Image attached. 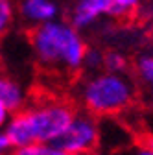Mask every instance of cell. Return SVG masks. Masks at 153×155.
<instances>
[{"label": "cell", "mask_w": 153, "mask_h": 155, "mask_svg": "<svg viewBox=\"0 0 153 155\" xmlns=\"http://www.w3.org/2000/svg\"><path fill=\"white\" fill-rule=\"evenodd\" d=\"M144 0H109V17L112 18H127L133 17L140 8Z\"/></svg>", "instance_id": "obj_10"}, {"label": "cell", "mask_w": 153, "mask_h": 155, "mask_svg": "<svg viewBox=\"0 0 153 155\" xmlns=\"http://www.w3.org/2000/svg\"><path fill=\"white\" fill-rule=\"evenodd\" d=\"M102 67H103V50L98 46H89L83 59V68L89 70V74H94L100 72Z\"/></svg>", "instance_id": "obj_13"}, {"label": "cell", "mask_w": 153, "mask_h": 155, "mask_svg": "<svg viewBox=\"0 0 153 155\" xmlns=\"http://www.w3.org/2000/svg\"><path fill=\"white\" fill-rule=\"evenodd\" d=\"M144 11H148V13L144 15L148 21H153V2H149L148 6H144Z\"/></svg>", "instance_id": "obj_18"}, {"label": "cell", "mask_w": 153, "mask_h": 155, "mask_svg": "<svg viewBox=\"0 0 153 155\" xmlns=\"http://www.w3.org/2000/svg\"><path fill=\"white\" fill-rule=\"evenodd\" d=\"M26 91L17 80L0 74V104H2L11 114L22 111L26 105Z\"/></svg>", "instance_id": "obj_7"}, {"label": "cell", "mask_w": 153, "mask_h": 155, "mask_svg": "<svg viewBox=\"0 0 153 155\" xmlns=\"http://www.w3.org/2000/svg\"><path fill=\"white\" fill-rule=\"evenodd\" d=\"M78 113L68 102L48 100L22 109L24 120L33 144H54L67 131L74 114Z\"/></svg>", "instance_id": "obj_3"}, {"label": "cell", "mask_w": 153, "mask_h": 155, "mask_svg": "<svg viewBox=\"0 0 153 155\" xmlns=\"http://www.w3.org/2000/svg\"><path fill=\"white\" fill-rule=\"evenodd\" d=\"M103 17H109V0H74L67 22L78 31H85Z\"/></svg>", "instance_id": "obj_5"}, {"label": "cell", "mask_w": 153, "mask_h": 155, "mask_svg": "<svg viewBox=\"0 0 153 155\" xmlns=\"http://www.w3.org/2000/svg\"><path fill=\"white\" fill-rule=\"evenodd\" d=\"M135 81L144 91H153V52L140 54L131 65Z\"/></svg>", "instance_id": "obj_8"}, {"label": "cell", "mask_w": 153, "mask_h": 155, "mask_svg": "<svg viewBox=\"0 0 153 155\" xmlns=\"http://www.w3.org/2000/svg\"><path fill=\"white\" fill-rule=\"evenodd\" d=\"M17 13L26 26L37 28L57 21L61 15V6L57 0H18Z\"/></svg>", "instance_id": "obj_6"}, {"label": "cell", "mask_w": 153, "mask_h": 155, "mask_svg": "<svg viewBox=\"0 0 153 155\" xmlns=\"http://www.w3.org/2000/svg\"><path fill=\"white\" fill-rule=\"evenodd\" d=\"M102 70L111 72V74H129L131 70V61L122 50H105L103 52V67Z\"/></svg>", "instance_id": "obj_9"}, {"label": "cell", "mask_w": 153, "mask_h": 155, "mask_svg": "<svg viewBox=\"0 0 153 155\" xmlns=\"http://www.w3.org/2000/svg\"><path fill=\"white\" fill-rule=\"evenodd\" d=\"M9 118H11V113L0 104V131H4V127H6V124L9 122Z\"/></svg>", "instance_id": "obj_16"}, {"label": "cell", "mask_w": 153, "mask_h": 155, "mask_svg": "<svg viewBox=\"0 0 153 155\" xmlns=\"http://www.w3.org/2000/svg\"><path fill=\"white\" fill-rule=\"evenodd\" d=\"M30 45L35 59L44 68L67 72H78L83 68L89 48L81 31L72 28L63 18L31 28Z\"/></svg>", "instance_id": "obj_1"}, {"label": "cell", "mask_w": 153, "mask_h": 155, "mask_svg": "<svg viewBox=\"0 0 153 155\" xmlns=\"http://www.w3.org/2000/svg\"><path fill=\"white\" fill-rule=\"evenodd\" d=\"M144 102H146V107L149 111H153V91H146L144 92Z\"/></svg>", "instance_id": "obj_17"}, {"label": "cell", "mask_w": 153, "mask_h": 155, "mask_svg": "<svg viewBox=\"0 0 153 155\" xmlns=\"http://www.w3.org/2000/svg\"><path fill=\"white\" fill-rule=\"evenodd\" d=\"M133 155H153V135L148 137L142 144H138L135 148V153Z\"/></svg>", "instance_id": "obj_14"}, {"label": "cell", "mask_w": 153, "mask_h": 155, "mask_svg": "<svg viewBox=\"0 0 153 155\" xmlns=\"http://www.w3.org/2000/svg\"><path fill=\"white\" fill-rule=\"evenodd\" d=\"M11 155H70L54 144H31L21 150H13Z\"/></svg>", "instance_id": "obj_12"}, {"label": "cell", "mask_w": 153, "mask_h": 155, "mask_svg": "<svg viewBox=\"0 0 153 155\" xmlns=\"http://www.w3.org/2000/svg\"><path fill=\"white\" fill-rule=\"evenodd\" d=\"M15 17H17L15 0H0V41L13 28Z\"/></svg>", "instance_id": "obj_11"}, {"label": "cell", "mask_w": 153, "mask_h": 155, "mask_svg": "<svg viewBox=\"0 0 153 155\" xmlns=\"http://www.w3.org/2000/svg\"><path fill=\"white\" fill-rule=\"evenodd\" d=\"M85 113L92 116H116L129 111L138 98V85L131 74L105 70L89 74L78 89Z\"/></svg>", "instance_id": "obj_2"}, {"label": "cell", "mask_w": 153, "mask_h": 155, "mask_svg": "<svg viewBox=\"0 0 153 155\" xmlns=\"http://www.w3.org/2000/svg\"><path fill=\"white\" fill-rule=\"evenodd\" d=\"M11 153H13V146H11V142L8 140L6 133H4V131H0V155H11Z\"/></svg>", "instance_id": "obj_15"}, {"label": "cell", "mask_w": 153, "mask_h": 155, "mask_svg": "<svg viewBox=\"0 0 153 155\" xmlns=\"http://www.w3.org/2000/svg\"><path fill=\"white\" fill-rule=\"evenodd\" d=\"M98 142H100L98 118L89 113H76L67 131L54 142V146L70 155H87L96 150Z\"/></svg>", "instance_id": "obj_4"}]
</instances>
